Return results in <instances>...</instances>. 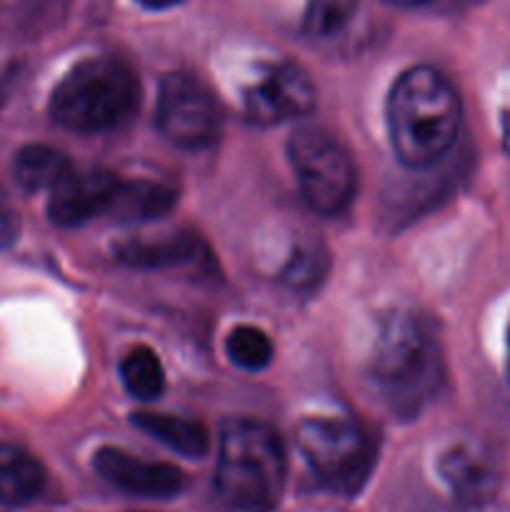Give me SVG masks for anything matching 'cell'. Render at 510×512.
Masks as SVG:
<instances>
[{
  "instance_id": "6da1fadb",
  "label": "cell",
  "mask_w": 510,
  "mask_h": 512,
  "mask_svg": "<svg viewBox=\"0 0 510 512\" xmlns=\"http://www.w3.org/2000/svg\"><path fill=\"white\" fill-rule=\"evenodd\" d=\"M460 98L450 80L430 65H415L393 83L385 105L390 143L400 163L428 168L438 163L460 130Z\"/></svg>"
},
{
  "instance_id": "7a4b0ae2",
  "label": "cell",
  "mask_w": 510,
  "mask_h": 512,
  "mask_svg": "<svg viewBox=\"0 0 510 512\" xmlns=\"http://www.w3.org/2000/svg\"><path fill=\"white\" fill-rule=\"evenodd\" d=\"M285 485V448L258 420H230L220 435L215 495L233 512H268Z\"/></svg>"
},
{
  "instance_id": "3957f363",
  "label": "cell",
  "mask_w": 510,
  "mask_h": 512,
  "mask_svg": "<svg viewBox=\"0 0 510 512\" xmlns=\"http://www.w3.org/2000/svg\"><path fill=\"white\" fill-rule=\"evenodd\" d=\"M138 105V78L125 60L95 55L80 60L55 85L50 115L78 133H100L123 123Z\"/></svg>"
},
{
  "instance_id": "277c9868",
  "label": "cell",
  "mask_w": 510,
  "mask_h": 512,
  "mask_svg": "<svg viewBox=\"0 0 510 512\" xmlns=\"http://www.w3.org/2000/svg\"><path fill=\"white\" fill-rule=\"evenodd\" d=\"M370 373L395 410H418L440 380L438 345L430 330L408 313H390L380 320Z\"/></svg>"
},
{
  "instance_id": "5b68a950",
  "label": "cell",
  "mask_w": 510,
  "mask_h": 512,
  "mask_svg": "<svg viewBox=\"0 0 510 512\" xmlns=\"http://www.w3.org/2000/svg\"><path fill=\"white\" fill-rule=\"evenodd\" d=\"M288 158L300 195L320 215H340L353 203L355 175L348 148L323 128H300L288 140Z\"/></svg>"
},
{
  "instance_id": "8992f818",
  "label": "cell",
  "mask_w": 510,
  "mask_h": 512,
  "mask_svg": "<svg viewBox=\"0 0 510 512\" xmlns=\"http://www.w3.org/2000/svg\"><path fill=\"white\" fill-rule=\"evenodd\" d=\"M295 440L320 483L335 493H358L373 470V438L348 418L303 420L295 430Z\"/></svg>"
},
{
  "instance_id": "52a82bcc",
  "label": "cell",
  "mask_w": 510,
  "mask_h": 512,
  "mask_svg": "<svg viewBox=\"0 0 510 512\" xmlns=\"http://www.w3.org/2000/svg\"><path fill=\"white\" fill-rule=\"evenodd\" d=\"M158 130L185 150L208 148L218 140L223 113L208 85L190 73H170L160 83Z\"/></svg>"
},
{
  "instance_id": "ba28073f",
  "label": "cell",
  "mask_w": 510,
  "mask_h": 512,
  "mask_svg": "<svg viewBox=\"0 0 510 512\" xmlns=\"http://www.w3.org/2000/svg\"><path fill=\"white\" fill-rule=\"evenodd\" d=\"M243 103L255 123H285L315 108V85L300 65L270 63L263 65L245 88Z\"/></svg>"
},
{
  "instance_id": "9c48e42d",
  "label": "cell",
  "mask_w": 510,
  "mask_h": 512,
  "mask_svg": "<svg viewBox=\"0 0 510 512\" xmlns=\"http://www.w3.org/2000/svg\"><path fill=\"white\" fill-rule=\"evenodd\" d=\"M120 180L105 168H73L48 190V215L55 225L75 228L108 213Z\"/></svg>"
},
{
  "instance_id": "30bf717a",
  "label": "cell",
  "mask_w": 510,
  "mask_h": 512,
  "mask_svg": "<svg viewBox=\"0 0 510 512\" xmlns=\"http://www.w3.org/2000/svg\"><path fill=\"white\" fill-rule=\"evenodd\" d=\"M93 468L110 485L140 498H173L185 485V475L175 465L150 463L120 448H100L93 455Z\"/></svg>"
},
{
  "instance_id": "8fae6325",
  "label": "cell",
  "mask_w": 510,
  "mask_h": 512,
  "mask_svg": "<svg viewBox=\"0 0 510 512\" xmlns=\"http://www.w3.org/2000/svg\"><path fill=\"white\" fill-rule=\"evenodd\" d=\"M175 190L153 180L118 183L108 213L123 223H150L160 220L175 208Z\"/></svg>"
},
{
  "instance_id": "7c38bea8",
  "label": "cell",
  "mask_w": 510,
  "mask_h": 512,
  "mask_svg": "<svg viewBox=\"0 0 510 512\" xmlns=\"http://www.w3.org/2000/svg\"><path fill=\"white\" fill-rule=\"evenodd\" d=\"M440 475L458 498L478 503L495 490V473L488 460L468 445L450 448L440 460Z\"/></svg>"
},
{
  "instance_id": "4fadbf2b",
  "label": "cell",
  "mask_w": 510,
  "mask_h": 512,
  "mask_svg": "<svg viewBox=\"0 0 510 512\" xmlns=\"http://www.w3.org/2000/svg\"><path fill=\"white\" fill-rule=\"evenodd\" d=\"M198 248V240L185 233L155 235V238H133L125 240L115 248L120 263L130 268H168V265H180L190 260Z\"/></svg>"
},
{
  "instance_id": "5bb4252c",
  "label": "cell",
  "mask_w": 510,
  "mask_h": 512,
  "mask_svg": "<svg viewBox=\"0 0 510 512\" xmlns=\"http://www.w3.org/2000/svg\"><path fill=\"white\" fill-rule=\"evenodd\" d=\"M133 425L188 458H203L210 450V433L200 420L168 413H135Z\"/></svg>"
},
{
  "instance_id": "9a60e30c",
  "label": "cell",
  "mask_w": 510,
  "mask_h": 512,
  "mask_svg": "<svg viewBox=\"0 0 510 512\" xmlns=\"http://www.w3.org/2000/svg\"><path fill=\"white\" fill-rule=\"evenodd\" d=\"M45 470L18 445H0V505H25L43 490Z\"/></svg>"
},
{
  "instance_id": "2e32d148",
  "label": "cell",
  "mask_w": 510,
  "mask_h": 512,
  "mask_svg": "<svg viewBox=\"0 0 510 512\" xmlns=\"http://www.w3.org/2000/svg\"><path fill=\"white\" fill-rule=\"evenodd\" d=\"M15 178L25 190H50L70 170V160L50 145H25L15 155Z\"/></svg>"
},
{
  "instance_id": "e0dca14e",
  "label": "cell",
  "mask_w": 510,
  "mask_h": 512,
  "mask_svg": "<svg viewBox=\"0 0 510 512\" xmlns=\"http://www.w3.org/2000/svg\"><path fill=\"white\" fill-rule=\"evenodd\" d=\"M120 380L125 390L138 400H155L165 388V373L160 358L148 345H135L120 360Z\"/></svg>"
},
{
  "instance_id": "ac0fdd59",
  "label": "cell",
  "mask_w": 510,
  "mask_h": 512,
  "mask_svg": "<svg viewBox=\"0 0 510 512\" xmlns=\"http://www.w3.org/2000/svg\"><path fill=\"white\" fill-rule=\"evenodd\" d=\"M230 363L243 370H263L273 360V343L255 325H238L225 340Z\"/></svg>"
},
{
  "instance_id": "d6986e66",
  "label": "cell",
  "mask_w": 510,
  "mask_h": 512,
  "mask_svg": "<svg viewBox=\"0 0 510 512\" xmlns=\"http://www.w3.org/2000/svg\"><path fill=\"white\" fill-rule=\"evenodd\" d=\"M355 8V0H308L305 30L313 35H330L345 25Z\"/></svg>"
},
{
  "instance_id": "ffe728a7",
  "label": "cell",
  "mask_w": 510,
  "mask_h": 512,
  "mask_svg": "<svg viewBox=\"0 0 510 512\" xmlns=\"http://www.w3.org/2000/svg\"><path fill=\"white\" fill-rule=\"evenodd\" d=\"M320 263H323V255H318L315 250L310 253H298L293 263L285 270V280L295 288H305V285H313L320 275Z\"/></svg>"
},
{
  "instance_id": "44dd1931",
  "label": "cell",
  "mask_w": 510,
  "mask_h": 512,
  "mask_svg": "<svg viewBox=\"0 0 510 512\" xmlns=\"http://www.w3.org/2000/svg\"><path fill=\"white\" fill-rule=\"evenodd\" d=\"M20 233V215L5 190H0V250L10 248Z\"/></svg>"
},
{
  "instance_id": "7402d4cb",
  "label": "cell",
  "mask_w": 510,
  "mask_h": 512,
  "mask_svg": "<svg viewBox=\"0 0 510 512\" xmlns=\"http://www.w3.org/2000/svg\"><path fill=\"white\" fill-rule=\"evenodd\" d=\"M500 123H503V145H505V150L510 153V105H505L503 120H500Z\"/></svg>"
},
{
  "instance_id": "603a6c76",
  "label": "cell",
  "mask_w": 510,
  "mask_h": 512,
  "mask_svg": "<svg viewBox=\"0 0 510 512\" xmlns=\"http://www.w3.org/2000/svg\"><path fill=\"white\" fill-rule=\"evenodd\" d=\"M140 5H145V8L150 10H163V8H170V5L180 3V0H138Z\"/></svg>"
},
{
  "instance_id": "cb8c5ba5",
  "label": "cell",
  "mask_w": 510,
  "mask_h": 512,
  "mask_svg": "<svg viewBox=\"0 0 510 512\" xmlns=\"http://www.w3.org/2000/svg\"><path fill=\"white\" fill-rule=\"evenodd\" d=\"M383 3L400 5V8H413V5H423V3H428V0H383Z\"/></svg>"
},
{
  "instance_id": "d4e9b609",
  "label": "cell",
  "mask_w": 510,
  "mask_h": 512,
  "mask_svg": "<svg viewBox=\"0 0 510 512\" xmlns=\"http://www.w3.org/2000/svg\"><path fill=\"white\" fill-rule=\"evenodd\" d=\"M505 365H508V378H510V325H508V360H505Z\"/></svg>"
}]
</instances>
